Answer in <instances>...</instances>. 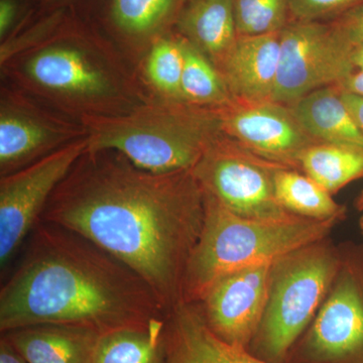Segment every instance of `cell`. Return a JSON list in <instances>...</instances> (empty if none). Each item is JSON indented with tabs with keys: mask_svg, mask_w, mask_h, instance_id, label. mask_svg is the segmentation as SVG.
<instances>
[{
	"mask_svg": "<svg viewBox=\"0 0 363 363\" xmlns=\"http://www.w3.org/2000/svg\"><path fill=\"white\" fill-rule=\"evenodd\" d=\"M205 218V191L191 171L156 174L113 150L87 152L40 220L84 236L147 281L169 313L182 304L188 260Z\"/></svg>",
	"mask_w": 363,
	"mask_h": 363,
	"instance_id": "6da1fadb",
	"label": "cell"
},
{
	"mask_svg": "<svg viewBox=\"0 0 363 363\" xmlns=\"http://www.w3.org/2000/svg\"><path fill=\"white\" fill-rule=\"evenodd\" d=\"M0 292V331L71 325L99 334L168 316L147 281L65 227L40 220Z\"/></svg>",
	"mask_w": 363,
	"mask_h": 363,
	"instance_id": "7a4b0ae2",
	"label": "cell"
},
{
	"mask_svg": "<svg viewBox=\"0 0 363 363\" xmlns=\"http://www.w3.org/2000/svg\"><path fill=\"white\" fill-rule=\"evenodd\" d=\"M337 221L295 214L278 219L247 218L229 211L205 192L204 223L186 267L182 303L200 304L224 277L247 267L274 264L321 242Z\"/></svg>",
	"mask_w": 363,
	"mask_h": 363,
	"instance_id": "3957f363",
	"label": "cell"
},
{
	"mask_svg": "<svg viewBox=\"0 0 363 363\" xmlns=\"http://www.w3.org/2000/svg\"><path fill=\"white\" fill-rule=\"evenodd\" d=\"M82 124L89 152L113 150L156 174L194 169L222 133L216 107L173 100L117 116H83Z\"/></svg>",
	"mask_w": 363,
	"mask_h": 363,
	"instance_id": "277c9868",
	"label": "cell"
},
{
	"mask_svg": "<svg viewBox=\"0 0 363 363\" xmlns=\"http://www.w3.org/2000/svg\"><path fill=\"white\" fill-rule=\"evenodd\" d=\"M343 260L319 242L274 264L266 313L255 335L260 359H285L330 291Z\"/></svg>",
	"mask_w": 363,
	"mask_h": 363,
	"instance_id": "5b68a950",
	"label": "cell"
},
{
	"mask_svg": "<svg viewBox=\"0 0 363 363\" xmlns=\"http://www.w3.org/2000/svg\"><path fill=\"white\" fill-rule=\"evenodd\" d=\"M21 75L43 94L83 109V116H111L109 106L123 107L128 100L117 66L106 55L75 42L37 48L23 60Z\"/></svg>",
	"mask_w": 363,
	"mask_h": 363,
	"instance_id": "8992f818",
	"label": "cell"
},
{
	"mask_svg": "<svg viewBox=\"0 0 363 363\" xmlns=\"http://www.w3.org/2000/svg\"><path fill=\"white\" fill-rule=\"evenodd\" d=\"M353 47L331 23L289 21L281 30L272 101L288 105L327 86H339L355 70Z\"/></svg>",
	"mask_w": 363,
	"mask_h": 363,
	"instance_id": "52a82bcc",
	"label": "cell"
},
{
	"mask_svg": "<svg viewBox=\"0 0 363 363\" xmlns=\"http://www.w3.org/2000/svg\"><path fill=\"white\" fill-rule=\"evenodd\" d=\"M281 166L221 133L192 171L205 192L229 211L247 218L278 219L292 215L274 193V173Z\"/></svg>",
	"mask_w": 363,
	"mask_h": 363,
	"instance_id": "ba28073f",
	"label": "cell"
},
{
	"mask_svg": "<svg viewBox=\"0 0 363 363\" xmlns=\"http://www.w3.org/2000/svg\"><path fill=\"white\" fill-rule=\"evenodd\" d=\"M89 147L87 136L0 180V267L6 269L40 220L57 187Z\"/></svg>",
	"mask_w": 363,
	"mask_h": 363,
	"instance_id": "9c48e42d",
	"label": "cell"
},
{
	"mask_svg": "<svg viewBox=\"0 0 363 363\" xmlns=\"http://www.w3.org/2000/svg\"><path fill=\"white\" fill-rule=\"evenodd\" d=\"M307 350L318 362L363 363V259L343 260L313 322Z\"/></svg>",
	"mask_w": 363,
	"mask_h": 363,
	"instance_id": "30bf717a",
	"label": "cell"
},
{
	"mask_svg": "<svg viewBox=\"0 0 363 363\" xmlns=\"http://www.w3.org/2000/svg\"><path fill=\"white\" fill-rule=\"evenodd\" d=\"M216 109L223 135L248 152L289 168L298 167L303 152L319 143L301 128L286 105L233 98Z\"/></svg>",
	"mask_w": 363,
	"mask_h": 363,
	"instance_id": "8fae6325",
	"label": "cell"
},
{
	"mask_svg": "<svg viewBox=\"0 0 363 363\" xmlns=\"http://www.w3.org/2000/svg\"><path fill=\"white\" fill-rule=\"evenodd\" d=\"M274 264L224 277L200 303L208 327L223 342L247 350L255 339L269 302Z\"/></svg>",
	"mask_w": 363,
	"mask_h": 363,
	"instance_id": "7c38bea8",
	"label": "cell"
},
{
	"mask_svg": "<svg viewBox=\"0 0 363 363\" xmlns=\"http://www.w3.org/2000/svg\"><path fill=\"white\" fill-rule=\"evenodd\" d=\"M84 136L83 124L69 123L23 95L6 92L0 108V174L25 168Z\"/></svg>",
	"mask_w": 363,
	"mask_h": 363,
	"instance_id": "4fadbf2b",
	"label": "cell"
},
{
	"mask_svg": "<svg viewBox=\"0 0 363 363\" xmlns=\"http://www.w3.org/2000/svg\"><path fill=\"white\" fill-rule=\"evenodd\" d=\"M281 32L238 35L216 67L233 99L272 101L278 76Z\"/></svg>",
	"mask_w": 363,
	"mask_h": 363,
	"instance_id": "5bb4252c",
	"label": "cell"
},
{
	"mask_svg": "<svg viewBox=\"0 0 363 363\" xmlns=\"http://www.w3.org/2000/svg\"><path fill=\"white\" fill-rule=\"evenodd\" d=\"M28 363H91L100 334L71 325L39 324L6 333Z\"/></svg>",
	"mask_w": 363,
	"mask_h": 363,
	"instance_id": "9a60e30c",
	"label": "cell"
},
{
	"mask_svg": "<svg viewBox=\"0 0 363 363\" xmlns=\"http://www.w3.org/2000/svg\"><path fill=\"white\" fill-rule=\"evenodd\" d=\"M297 123L318 143L363 149V133L341 97L338 86H327L288 105Z\"/></svg>",
	"mask_w": 363,
	"mask_h": 363,
	"instance_id": "2e32d148",
	"label": "cell"
},
{
	"mask_svg": "<svg viewBox=\"0 0 363 363\" xmlns=\"http://www.w3.org/2000/svg\"><path fill=\"white\" fill-rule=\"evenodd\" d=\"M164 363H229L197 304L182 303L167 317Z\"/></svg>",
	"mask_w": 363,
	"mask_h": 363,
	"instance_id": "e0dca14e",
	"label": "cell"
},
{
	"mask_svg": "<svg viewBox=\"0 0 363 363\" xmlns=\"http://www.w3.org/2000/svg\"><path fill=\"white\" fill-rule=\"evenodd\" d=\"M179 26L186 40L215 67L238 39L233 0H193L182 13Z\"/></svg>",
	"mask_w": 363,
	"mask_h": 363,
	"instance_id": "ac0fdd59",
	"label": "cell"
},
{
	"mask_svg": "<svg viewBox=\"0 0 363 363\" xmlns=\"http://www.w3.org/2000/svg\"><path fill=\"white\" fill-rule=\"evenodd\" d=\"M167 317L100 334L91 363H164Z\"/></svg>",
	"mask_w": 363,
	"mask_h": 363,
	"instance_id": "d6986e66",
	"label": "cell"
},
{
	"mask_svg": "<svg viewBox=\"0 0 363 363\" xmlns=\"http://www.w3.org/2000/svg\"><path fill=\"white\" fill-rule=\"evenodd\" d=\"M274 185L279 204L290 213L318 220L343 218L345 208L307 175L281 166L274 171Z\"/></svg>",
	"mask_w": 363,
	"mask_h": 363,
	"instance_id": "ffe728a7",
	"label": "cell"
},
{
	"mask_svg": "<svg viewBox=\"0 0 363 363\" xmlns=\"http://www.w3.org/2000/svg\"><path fill=\"white\" fill-rule=\"evenodd\" d=\"M298 167L332 195L351 182L363 178V149L316 143L303 152Z\"/></svg>",
	"mask_w": 363,
	"mask_h": 363,
	"instance_id": "44dd1931",
	"label": "cell"
},
{
	"mask_svg": "<svg viewBox=\"0 0 363 363\" xmlns=\"http://www.w3.org/2000/svg\"><path fill=\"white\" fill-rule=\"evenodd\" d=\"M182 40L184 49L181 84L183 101L203 107H219L231 101L233 97L213 63L188 40Z\"/></svg>",
	"mask_w": 363,
	"mask_h": 363,
	"instance_id": "7402d4cb",
	"label": "cell"
},
{
	"mask_svg": "<svg viewBox=\"0 0 363 363\" xmlns=\"http://www.w3.org/2000/svg\"><path fill=\"white\" fill-rule=\"evenodd\" d=\"M184 70L183 40L162 39L150 50L147 73L150 83L169 100L183 101L182 76Z\"/></svg>",
	"mask_w": 363,
	"mask_h": 363,
	"instance_id": "603a6c76",
	"label": "cell"
},
{
	"mask_svg": "<svg viewBox=\"0 0 363 363\" xmlns=\"http://www.w3.org/2000/svg\"><path fill=\"white\" fill-rule=\"evenodd\" d=\"M238 35L279 33L290 21L288 0H233Z\"/></svg>",
	"mask_w": 363,
	"mask_h": 363,
	"instance_id": "cb8c5ba5",
	"label": "cell"
},
{
	"mask_svg": "<svg viewBox=\"0 0 363 363\" xmlns=\"http://www.w3.org/2000/svg\"><path fill=\"white\" fill-rule=\"evenodd\" d=\"M175 2L176 0H112V18L124 33L147 35L162 25Z\"/></svg>",
	"mask_w": 363,
	"mask_h": 363,
	"instance_id": "d4e9b609",
	"label": "cell"
},
{
	"mask_svg": "<svg viewBox=\"0 0 363 363\" xmlns=\"http://www.w3.org/2000/svg\"><path fill=\"white\" fill-rule=\"evenodd\" d=\"M360 6L363 0H288L290 21H332Z\"/></svg>",
	"mask_w": 363,
	"mask_h": 363,
	"instance_id": "484cf974",
	"label": "cell"
},
{
	"mask_svg": "<svg viewBox=\"0 0 363 363\" xmlns=\"http://www.w3.org/2000/svg\"><path fill=\"white\" fill-rule=\"evenodd\" d=\"M330 23L353 48L363 43V6L351 9Z\"/></svg>",
	"mask_w": 363,
	"mask_h": 363,
	"instance_id": "4316f807",
	"label": "cell"
},
{
	"mask_svg": "<svg viewBox=\"0 0 363 363\" xmlns=\"http://www.w3.org/2000/svg\"><path fill=\"white\" fill-rule=\"evenodd\" d=\"M18 13V4L14 0H0V37L4 39L9 33Z\"/></svg>",
	"mask_w": 363,
	"mask_h": 363,
	"instance_id": "83f0119b",
	"label": "cell"
},
{
	"mask_svg": "<svg viewBox=\"0 0 363 363\" xmlns=\"http://www.w3.org/2000/svg\"><path fill=\"white\" fill-rule=\"evenodd\" d=\"M341 97L354 119L355 123L357 124L358 128L363 133V97L344 90H341Z\"/></svg>",
	"mask_w": 363,
	"mask_h": 363,
	"instance_id": "f1b7e54d",
	"label": "cell"
},
{
	"mask_svg": "<svg viewBox=\"0 0 363 363\" xmlns=\"http://www.w3.org/2000/svg\"><path fill=\"white\" fill-rule=\"evenodd\" d=\"M223 348L229 363H272L250 354L245 348L229 345L225 342H223Z\"/></svg>",
	"mask_w": 363,
	"mask_h": 363,
	"instance_id": "f546056e",
	"label": "cell"
},
{
	"mask_svg": "<svg viewBox=\"0 0 363 363\" xmlns=\"http://www.w3.org/2000/svg\"><path fill=\"white\" fill-rule=\"evenodd\" d=\"M0 363H28L25 357L21 354L20 351L14 347L13 343L6 337L1 336L0 340Z\"/></svg>",
	"mask_w": 363,
	"mask_h": 363,
	"instance_id": "4dcf8cb0",
	"label": "cell"
},
{
	"mask_svg": "<svg viewBox=\"0 0 363 363\" xmlns=\"http://www.w3.org/2000/svg\"><path fill=\"white\" fill-rule=\"evenodd\" d=\"M341 90L363 97V71L357 70L338 86Z\"/></svg>",
	"mask_w": 363,
	"mask_h": 363,
	"instance_id": "1f68e13d",
	"label": "cell"
},
{
	"mask_svg": "<svg viewBox=\"0 0 363 363\" xmlns=\"http://www.w3.org/2000/svg\"><path fill=\"white\" fill-rule=\"evenodd\" d=\"M352 63L355 70L363 71V43L353 48Z\"/></svg>",
	"mask_w": 363,
	"mask_h": 363,
	"instance_id": "d6a6232c",
	"label": "cell"
},
{
	"mask_svg": "<svg viewBox=\"0 0 363 363\" xmlns=\"http://www.w3.org/2000/svg\"><path fill=\"white\" fill-rule=\"evenodd\" d=\"M358 208H359V211L362 212V218H360V226H362L363 233V192L362 196H360L359 199H358Z\"/></svg>",
	"mask_w": 363,
	"mask_h": 363,
	"instance_id": "836d02e7",
	"label": "cell"
}]
</instances>
